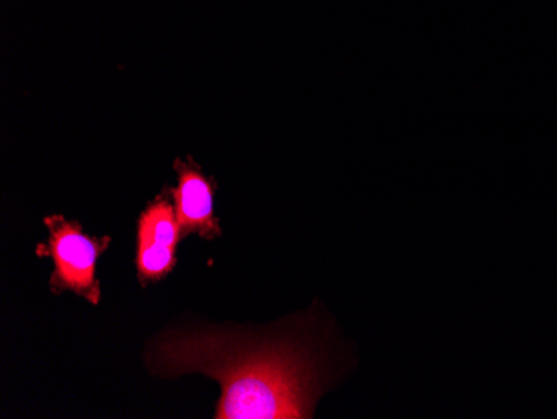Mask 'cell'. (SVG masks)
Segmentation results:
<instances>
[{"mask_svg":"<svg viewBox=\"0 0 557 419\" xmlns=\"http://www.w3.org/2000/svg\"><path fill=\"white\" fill-rule=\"evenodd\" d=\"M159 377L205 373L221 383L218 419H311L343 377V349L314 308L262 330L171 331L149 352Z\"/></svg>","mask_w":557,"mask_h":419,"instance_id":"cell-1","label":"cell"},{"mask_svg":"<svg viewBox=\"0 0 557 419\" xmlns=\"http://www.w3.org/2000/svg\"><path fill=\"white\" fill-rule=\"evenodd\" d=\"M46 224L49 230L50 255L55 262L50 286L55 293L74 291L97 305L100 291L96 281V261L97 256L108 246V239L86 236L79 224L62 215H50Z\"/></svg>","mask_w":557,"mask_h":419,"instance_id":"cell-2","label":"cell"},{"mask_svg":"<svg viewBox=\"0 0 557 419\" xmlns=\"http://www.w3.org/2000/svg\"><path fill=\"white\" fill-rule=\"evenodd\" d=\"M174 206L158 197L140 215L137 273L143 284L164 280L174 268L175 244L181 239Z\"/></svg>","mask_w":557,"mask_h":419,"instance_id":"cell-3","label":"cell"},{"mask_svg":"<svg viewBox=\"0 0 557 419\" xmlns=\"http://www.w3.org/2000/svg\"><path fill=\"white\" fill-rule=\"evenodd\" d=\"M180 186L174 189L175 219L181 236L190 233L200 234L206 239H214L221 234L214 218L211 183L199 169L177 162Z\"/></svg>","mask_w":557,"mask_h":419,"instance_id":"cell-4","label":"cell"}]
</instances>
